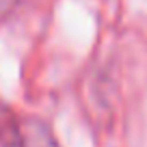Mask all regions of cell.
Listing matches in <instances>:
<instances>
[{
    "instance_id": "obj_2",
    "label": "cell",
    "mask_w": 147,
    "mask_h": 147,
    "mask_svg": "<svg viewBox=\"0 0 147 147\" xmlns=\"http://www.w3.org/2000/svg\"><path fill=\"white\" fill-rule=\"evenodd\" d=\"M24 134V147H59L50 130L39 121H28L22 128Z\"/></svg>"
},
{
    "instance_id": "obj_3",
    "label": "cell",
    "mask_w": 147,
    "mask_h": 147,
    "mask_svg": "<svg viewBox=\"0 0 147 147\" xmlns=\"http://www.w3.org/2000/svg\"><path fill=\"white\" fill-rule=\"evenodd\" d=\"M11 5H13V0H0V11H5V9H9Z\"/></svg>"
},
{
    "instance_id": "obj_1",
    "label": "cell",
    "mask_w": 147,
    "mask_h": 147,
    "mask_svg": "<svg viewBox=\"0 0 147 147\" xmlns=\"http://www.w3.org/2000/svg\"><path fill=\"white\" fill-rule=\"evenodd\" d=\"M0 147H24L22 125L7 104L0 102Z\"/></svg>"
}]
</instances>
